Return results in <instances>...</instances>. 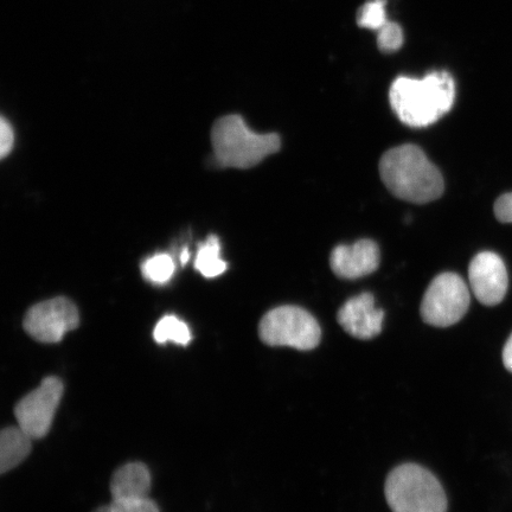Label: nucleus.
Wrapping results in <instances>:
<instances>
[{
    "instance_id": "f257e3e1",
    "label": "nucleus",
    "mask_w": 512,
    "mask_h": 512,
    "mask_svg": "<svg viewBox=\"0 0 512 512\" xmlns=\"http://www.w3.org/2000/svg\"><path fill=\"white\" fill-rule=\"evenodd\" d=\"M456 82L445 72L427 74L424 79L399 76L389 91L392 110L401 123L415 128L437 123L452 110Z\"/></svg>"
},
{
    "instance_id": "f03ea898",
    "label": "nucleus",
    "mask_w": 512,
    "mask_h": 512,
    "mask_svg": "<svg viewBox=\"0 0 512 512\" xmlns=\"http://www.w3.org/2000/svg\"><path fill=\"white\" fill-rule=\"evenodd\" d=\"M379 169L384 185L400 200L426 204L444 194L443 175L419 146L406 144L387 151Z\"/></svg>"
},
{
    "instance_id": "7ed1b4c3",
    "label": "nucleus",
    "mask_w": 512,
    "mask_h": 512,
    "mask_svg": "<svg viewBox=\"0 0 512 512\" xmlns=\"http://www.w3.org/2000/svg\"><path fill=\"white\" fill-rule=\"evenodd\" d=\"M217 163L222 168L251 169L280 150L277 133L259 134L249 128L238 114L216 121L211 131Z\"/></svg>"
},
{
    "instance_id": "20e7f679",
    "label": "nucleus",
    "mask_w": 512,
    "mask_h": 512,
    "mask_svg": "<svg viewBox=\"0 0 512 512\" xmlns=\"http://www.w3.org/2000/svg\"><path fill=\"white\" fill-rule=\"evenodd\" d=\"M386 498L393 512L447 511V498L439 480L415 464L401 465L390 473Z\"/></svg>"
},
{
    "instance_id": "39448f33",
    "label": "nucleus",
    "mask_w": 512,
    "mask_h": 512,
    "mask_svg": "<svg viewBox=\"0 0 512 512\" xmlns=\"http://www.w3.org/2000/svg\"><path fill=\"white\" fill-rule=\"evenodd\" d=\"M259 336L270 347L309 351L318 347L322 330L310 312L285 305L266 313L259 324Z\"/></svg>"
},
{
    "instance_id": "423d86ee",
    "label": "nucleus",
    "mask_w": 512,
    "mask_h": 512,
    "mask_svg": "<svg viewBox=\"0 0 512 512\" xmlns=\"http://www.w3.org/2000/svg\"><path fill=\"white\" fill-rule=\"evenodd\" d=\"M470 291L456 273H443L428 286L421 303L424 322L437 328H448L462 319L470 306Z\"/></svg>"
},
{
    "instance_id": "0eeeda50",
    "label": "nucleus",
    "mask_w": 512,
    "mask_h": 512,
    "mask_svg": "<svg viewBox=\"0 0 512 512\" xmlns=\"http://www.w3.org/2000/svg\"><path fill=\"white\" fill-rule=\"evenodd\" d=\"M63 383L57 377H47L40 386L25 395L15 407L18 427L31 439L46 437L63 396Z\"/></svg>"
},
{
    "instance_id": "6e6552de",
    "label": "nucleus",
    "mask_w": 512,
    "mask_h": 512,
    "mask_svg": "<svg viewBox=\"0 0 512 512\" xmlns=\"http://www.w3.org/2000/svg\"><path fill=\"white\" fill-rule=\"evenodd\" d=\"M79 324L78 307L64 297L32 306L23 322L27 334L42 343L61 342L64 335L78 328Z\"/></svg>"
},
{
    "instance_id": "1a4fd4ad",
    "label": "nucleus",
    "mask_w": 512,
    "mask_h": 512,
    "mask_svg": "<svg viewBox=\"0 0 512 512\" xmlns=\"http://www.w3.org/2000/svg\"><path fill=\"white\" fill-rule=\"evenodd\" d=\"M469 279L478 302L486 306L498 305L507 294L509 286L507 267L495 253L477 254L469 267Z\"/></svg>"
},
{
    "instance_id": "9d476101",
    "label": "nucleus",
    "mask_w": 512,
    "mask_h": 512,
    "mask_svg": "<svg viewBox=\"0 0 512 512\" xmlns=\"http://www.w3.org/2000/svg\"><path fill=\"white\" fill-rule=\"evenodd\" d=\"M337 319L349 335L368 341L381 334L384 311L375 306L373 294L362 293L341 307Z\"/></svg>"
},
{
    "instance_id": "9b49d317",
    "label": "nucleus",
    "mask_w": 512,
    "mask_h": 512,
    "mask_svg": "<svg viewBox=\"0 0 512 512\" xmlns=\"http://www.w3.org/2000/svg\"><path fill=\"white\" fill-rule=\"evenodd\" d=\"M331 270L342 279L354 280L374 273L380 266V249L374 241L360 240L338 246L330 256Z\"/></svg>"
},
{
    "instance_id": "f8f14e48",
    "label": "nucleus",
    "mask_w": 512,
    "mask_h": 512,
    "mask_svg": "<svg viewBox=\"0 0 512 512\" xmlns=\"http://www.w3.org/2000/svg\"><path fill=\"white\" fill-rule=\"evenodd\" d=\"M151 473L142 463H130L115 471L111 480L113 501L149 497Z\"/></svg>"
},
{
    "instance_id": "ddd939ff",
    "label": "nucleus",
    "mask_w": 512,
    "mask_h": 512,
    "mask_svg": "<svg viewBox=\"0 0 512 512\" xmlns=\"http://www.w3.org/2000/svg\"><path fill=\"white\" fill-rule=\"evenodd\" d=\"M31 438L22 428L8 427L0 435V472L14 470L28 458Z\"/></svg>"
},
{
    "instance_id": "4468645a",
    "label": "nucleus",
    "mask_w": 512,
    "mask_h": 512,
    "mask_svg": "<svg viewBox=\"0 0 512 512\" xmlns=\"http://www.w3.org/2000/svg\"><path fill=\"white\" fill-rule=\"evenodd\" d=\"M221 245L220 240L215 235H210L206 242L198 245V251L195 260V268L203 277L216 278L227 271L226 261L220 258Z\"/></svg>"
},
{
    "instance_id": "2eb2a0df",
    "label": "nucleus",
    "mask_w": 512,
    "mask_h": 512,
    "mask_svg": "<svg viewBox=\"0 0 512 512\" xmlns=\"http://www.w3.org/2000/svg\"><path fill=\"white\" fill-rule=\"evenodd\" d=\"M153 338L158 344L175 343L187 347L191 342V330L187 323L176 316H165L159 320L153 331Z\"/></svg>"
},
{
    "instance_id": "dca6fc26",
    "label": "nucleus",
    "mask_w": 512,
    "mask_h": 512,
    "mask_svg": "<svg viewBox=\"0 0 512 512\" xmlns=\"http://www.w3.org/2000/svg\"><path fill=\"white\" fill-rule=\"evenodd\" d=\"M176 270L174 259L169 254H157L145 260L142 273L153 284H166L174 277Z\"/></svg>"
},
{
    "instance_id": "f3484780",
    "label": "nucleus",
    "mask_w": 512,
    "mask_h": 512,
    "mask_svg": "<svg viewBox=\"0 0 512 512\" xmlns=\"http://www.w3.org/2000/svg\"><path fill=\"white\" fill-rule=\"evenodd\" d=\"M387 0H369L357 12L358 27L379 32L389 21L386 12Z\"/></svg>"
},
{
    "instance_id": "a211bd4d",
    "label": "nucleus",
    "mask_w": 512,
    "mask_h": 512,
    "mask_svg": "<svg viewBox=\"0 0 512 512\" xmlns=\"http://www.w3.org/2000/svg\"><path fill=\"white\" fill-rule=\"evenodd\" d=\"M403 42H405V35L398 23L389 21L377 32V47L384 54L396 53L402 48Z\"/></svg>"
},
{
    "instance_id": "6ab92c4d",
    "label": "nucleus",
    "mask_w": 512,
    "mask_h": 512,
    "mask_svg": "<svg viewBox=\"0 0 512 512\" xmlns=\"http://www.w3.org/2000/svg\"><path fill=\"white\" fill-rule=\"evenodd\" d=\"M113 512H160L157 504L149 497L120 499L111 504Z\"/></svg>"
},
{
    "instance_id": "aec40b11",
    "label": "nucleus",
    "mask_w": 512,
    "mask_h": 512,
    "mask_svg": "<svg viewBox=\"0 0 512 512\" xmlns=\"http://www.w3.org/2000/svg\"><path fill=\"white\" fill-rule=\"evenodd\" d=\"M15 143V134L9 121L4 117L0 120V156L5 158L10 155Z\"/></svg>"
},
{
    "instance_id": "412c9836",
    "label": "nucleus",
    "mask_w": 512,
    "mask_h": 512,
    "mask_svg": "<svg viewBox=\"0 0 512 512\" xmlns=\"http://www.w3.org/2000/svg\"><path fill=\"white\" fill-rule=\"evenodd\" d=\"M495 215L502 223H512V192L504 194L495 203Z\"/></svg>"
},
{
    "instance_id": "4be33fe9",
    "label": "nucleus",
    "mask_w": 512,
    "mask_h": 512,
    "mask_svg": "<svg viewBox=\"0 0 512 512\" xmlns=\"http://www.w3.org/2000/svg\"><path fill=\"white\" fill-rule=\"evenodd\" d=\"M503 363L505 368H507L510 373H512V334L503 349Z\"/></svg>"
},
{
    "instance_id": "5701e85b",
    "label": "nucleus",
    "mask_w": 512,
    "mask_h": 512,
    "mask_svg": "<svg viewBox=\"0 0 512 512\" xmlns=\"http://www.w3.org/2000/svg\"><path fill=\"white\" fill-rule=\"evenodd\" d=\"M190 260V253L188 251V248H185L184 251L181 254V261L182 264L185 265Z\"/></svg>"
},
{
    "instance_id": "b1692460",
    "label": "nucleus",
    "mask_w": 512,
    "mask_h": 512,
    "mask_svg": "<svg viewBox=\"0 0 512 512\" xmlns=\"http://www.w3.org/2000/svg\"><path fill=\"white\" fill-rule=\"evenodd\" d=\"M94 512H113L111 505H107V507H101L96 509Z\"/></svg>"
}]
</instances>
